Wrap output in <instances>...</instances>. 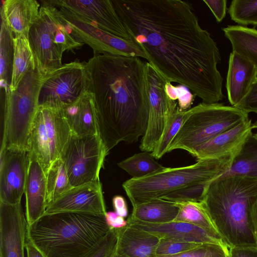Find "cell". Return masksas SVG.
Masks as SVG:
<instances>
[{
  "label": "cell",
  "instance_id": "cell-1",
  "mask_svg": "<svg viewBox=\"0 0 257 257\" xmlns=\"http://www.w3.org/2000/svg\"><path fill=\"white\" fill-rule=\"evenodd\" d=\"M132 40L164 77L206 103L225 97L217 65L221 57L200 26L191 3L181 0H112Z\"/></svg>",
  "mask_w": 257,
  "mask_h": 257
},
{
  "label": "cell",
  "instance_id": "cell-2",
  "mask_svg": "<svg viewBox=\"0 0 257 257\" xmlns=\"http://www.w3.org/2000/svg\"><path fill=\"white\" fill-rule=\"evenodd\" d=\"M98 135L107 154L143 136L149 116L146 63L140 57L93 54L84 62Z\"/></svg>",
  "mask_w": 257,
  "mask_h": 257
},
{
  "label": "cell",
  "instance_id": "cell-3",
  "mask_svg": "<svg viewBox=\"0 0 257 257\" xmlns=\"http://www.w3.org/2000/svg\"><path fill=\"white\" fill-rule=\"evenodd\" d=\"M111 229L104 214L59 212L28 225L27 237L45 257H88Z\"/></svg>",
  "mask_w": 257,
  "mask_h": 257
},
{
  "label": "cell",
  "instance_id": "cell-4",
  "mask_svg": "<svg viewBox=\"0 0 257 257\" xmlns=\"http://www.w3.org/2000/svg\"><path fill=\"white\" fill-rule=\"evenodd\" d=\"M257 180L241 176L218 177L207 186L201 202L230 247H257L249 214Z\"/></svg>",
  "mask_w": 257,
  "mask_h": 257
},
{
  "label": "cell",
  "instance_id": "cell-5",
  "mask_svg": "<svg viewBox=\"0 0 257 257\" xmlns=\"http://www.w3.org/2000/svg\"><path fill=\"white\" fill-rule=\"evenodd\" d=\"M235 155L198 160L195 164L164 169L144 177L132 178L122 187L133 207L157 199H163L181 188L198 183H207L225 173Z\"/></svg>",
  "mask_w": 257,
  "mask_h": 257
},
{
  "label": "cell",
  "instance_id": "cell-6",
  "mask_svg": "<svg viewBox=\"0 0 257 257\" xmlns=\"http://www.w3.org/2000/svg\"><path fill=\"white\" fill-rule=\"evenodd\" d=\"M39 16L31 28L28 39L36 65L44 74L59 67L65 51H74L84 43L55 6L42 1Z\"/></svg>",
  "mask_w": 257,
  "mask_h": 257
},
{
  "label": "cell",
  "instance_id": "cell-7",
  "mask_svg": "<svg viewBox=\"0 0 257 257\" xmlns=\"http://www.w3.org/2000/svg\"><path fill=\"white\" fill-rule=\"evenodd\" d=\"M44 74L32 67L17 88L5 93L1 151L17 148L29 151L32 124L39 106Z\"/></svg>",
  "mask_w": 257,
  "mask_h": 257
},
{
  "label": "cell",
  "instance_id": "cell-8",
  "mask_svg": "<svg viewBox=\"0 0 257 257\" xmlns=\"http://www.w3.org/2000/svg\"><path fill=\"white\" fill-rule=\"evenodd\" d=\"M248 118V114L236 107L202 102L193 107L170 144L168 152L182 149L193 156L200 146Z\"/></svg>",
  "mask_w": 257,
  "mask_h": 257
},
{
  "label": "cell",
  "instance_id": "cell-9",
  "mask_svg": "<svg viewBox=\"0 0 257 257\" xmlns=\"http://www.w3.org/2000/svg\"><path fill=\"white\" fill-rule=\"evenodd\" d=\"M108 155L98 135H71L60 158L73 187L99 180V173Z\"/></svg>",
  "mask_w": 257,
  "mask_h": 257
},
{
  "label": "cell",
  "instance_id": "cell-10",
  "mask_svg": "<svg viewBox=\"0 0 257 257\" xmlns=\"http://www.w3.org/2000/svg\"><path fill=\"white\" fill-rule=\"evenodd\" d=\"M84 62L75 61L44 75L39 105L63 108L88 92Z\"/></svg>",
  "mask_w": 257,
  "mask_h": 257
},
{
  "label": "cell",
  "instance_id": "cell-11",
  "mask_svg": "<svg viewBox=\"0 0 257 257\" xmlns=\"http://www.w3.org/2000/svg\"><path fill=\"white\" fill-rule=\"evenodd\" d=\"M167 81L146 62V81L150 110L147 128L140 146V150L143 152L153 151L168 118L178 107L177 101L171 99L167 94L166 89Z\"/></svg>",
  "mask_w": 257,
  "mask_h": 257
},
{
  "label": "cell",
  "instance_id": "cell-12",
  "mask_svg": "<svg viewBox=\"0 0 257 257\" xmlns=\"http://www.w3.org/2000/svg\"><path fill=\"white\" fill-rule=\"evenodd\" d=\"M63 14L96 27L121 39L133 42L112 0H49Z\"/></svg>",
  "mask_w": 257,
  "mask_h": 257
},
{
  "label": "cell",
  "instance_id": "cell-13",
  "mask_svg": "<svg viewBox=\"0 0 257 257\" xmlns=\"http://www.w3.org/2000/svg\"><path fill=\"white\" fill-rule=\"evenodd\" d=\"M28 151L6 148L0 151V202L21 203L24 193L29 164Z\"/></svg>",
  "mask_w": 257,
  "mask_h": 257
},
{
  "label": "cell",
  "instance_id": "cell-14",
  "mask_svg": "<svg viewBox=\"0 0 257 257\" xmlns=\"http://www.w3.org/2000/svg\"><path fill=\"white\" fill-rule=\"evenodd\" d=\"M62 14L70 23L77 37L93 49V54L108 53L138 57L147 60L143 51L134 42L121 39L69 16Z\"/></svg>",
  "mask_w": 257,
  "mask_h": 257
},
{
  "label": "cell",
  "instance_id": "cell-15",
  "mask_svg": "<svg viewBox=\"0 0 257 257\" xmlns=\"http://www.w3.org/2000/svg\"><path fill=\"white\" fill-rule=\"evenodd\" d=\"M66 212L105 215L106 207L101 182L73 187L49 203L45 214Z\"/></svg>",
  "mask_w": 257,
  "mask_h": 257
},
{
  "label": "cell",
  "instance_id": "cell-16",
  "mask_svg": "<svg viewBox=\"0 0 257 257\" xmlns=\"http://www.w3.org/2000/svg\"><path fill=\"white\" fill-rule=\"evenodd\" d=\"M27 225L21 203L0 202V257H25Z\"/></svg>",
  "mask_w": 257,
  "mask_h": 257
},
{
  "label": "cell",
  "instance_id": "cell-17",
  "mask_svg": "<svg viewBox=\"0 0 257 257\" xmlns=\"http://www.w3.org/2000/svg\"><path fill=\"white\" fill-rule=\"evenodd\" d=\"M127 225L150 232L160 238H168L199 244L219 245L229 249L230 246L222 238L216 236L194 224L173 221L161 224L139 221L127 222Z\"/></svg>",
  "mask_w": 257,
  "mask_h": 257
},
{
  "label": "cell",
  "instance_id": "cell-18",
  "mask_svg": "<svg viewBox=\"0 0 257 257\" xmlns=\"http://www.w3.org/2000/svg\"><path fill=\"white\" fill-rule=\"evenodd\" d=\"M252 130L251 121L248 118L200 146L193 156L198 161L235 155L252 133Z\"/></svg>",
  "mask_w": 257,
  "mask_h": 257
},
{
  "label": "cell",
  "instance_id": "cell-19",
  "mask_svg": "<svg viewBox=\"0 0 257 257\" xmlns=\"http://www.w3.org/2000/svg\"><path fill=\"white\" fill-rule=\"evenodd\" d=\"M24 193L26 196V218L31 225L43 216L47 207L46 177L38 161L29 155Z\"/></svg>",
  "mask_w": 257,
  "mask_h": 257
},
{
  "label": "cell",
  "instance_id": "cell-20",
  "mask_svg": "<svg viewBox=\"0 0 257 257\" xmlns=\"http://www.w3.org/2000/svg\"><path fill=\"white\" fill-rule=\"evenodd\" d=\"M256 78L255 66L232 51L229 55L226 81L228 99L231 106H235L246 95Z\"/></svg>",
  "mask_w": 257,
  "mask_h": 257
},
{
  "label": "cell",
  "instance_id": "cell-21",
  "mask_svg": "<svg viewBox=\"0 0 257 257\" xmlns=\"http://www.w3.org/2000/svg\"><path fill=\"white\" fill-rule=\"evenodd\" d=\"M40 6L35 0H6L1 9V19L14 37L22 35L28 36L39 16Z\"/></svg>",
  "mask_w": 257,
  "mask_h": 257
},
{
  "label": "cell",
  "instance_id": "cell-22",
  "mask_svg": "<svg viewBox=\"0 0 257 257\" xmlns=\"http://www.w3.org/2000/svg\"><path fill=\"white\" fill-rule=\"evenodd\" d=\"M117 230L116 252L129 257H157V236L128 225Z\"/></svg>",
  "mask_w": 257,
  "mask_h": 257
},
{
  "label": "cell",
  "instance_id": "cell-23",
  "mask_svg": "<svg viewBox=\"0 0 257 257\" xmlns=\"http://www.w3.org/2000/svg\"><path fill=\"white\" fill-rule=\"evenodd\" d=\"M72 134L77 136L98 135L92 95L86 93L74 103L62 108Z\"/></svg>",
  "mask_w": 257,
  "mask_h": 257
},
{
  "label": "cell",
  "instance_id": "cell-24",
  "mask_svg": "<svg viewBox=\"0 0 257 257\" xmlns=\"http://www.w3.org/2000/svg\"><path fill=\"white\" fill-rule=\"evenodd\" d=\"M49 141L52 163L60 158L72 133L62 108L39 105Z\"/></svg>",
  "mask_w": 257,
  "mask_h": 257
},
{
  "label": "cell",
  "instance_id": "cell-25",
  "mask_svg": "<svg viewBox=\"0 0 257 257\" xmlns=\"http://www.w3.org/2000/svg\"><path fill=\"white\" fill-rule=\"evenodd\" d=\"M179 210V203L163 199H154L134 207L127 221L151 224L168 223L175 220Z\"/></svg>",
  "mask_w": 257,
  "mask_h": 257
},
{
  "label": "cell",
  "instance_id": "cell-26",
  "mask_svg": "<svg viewBox=\"0 0 257 257\" xmlns=\"http://www.w3.org/2000/svg\"><path fill=\"white\" fill-rule=\"evenodd\" d=\"M232 50L250 61L257 70V30L239 25L222 28Z\"/></svg>",
  "mask_w": 257,
  "mask_h": 257
},
{
  "label": "cell",
  "instance_id": "cell-27",
  "mask_svg": "<svg viewBox=\"0 0 257 257\" xmlns=\"http://www.w3.org/2000/svg\"><path fill=\"white\" fill-rule=\"evenodd\" d=\"M29 153L30 156L38 161L46 174L52 163L49 141L43 114L39 106L31 130Z\"/></svg>",
  "mask_w": 257,
  "mask_h": 257
},
{
  "label": "cell",
  "instance_id": "cell-28",
  "mask_svg": "<svg viewBox=\"0 0 257 257\" xmlns=\"http://www.w3.org/2000/svg\"><path fill=\"white\" fill-rule=\"evenodd\" d=\"M231 176H244L257 180V139L252 133L234 156L229 168L218 177Z\"/></svg>",
  "mask_w": 257,
  "mask_h": 257
},
{
  "label": "cell",
  "instance_id": "cell-29",
  "mask_svg": "<svg viewBox=\"0 0 257 257\" xmlns=\"http://www.w3.org/2000/svg\"><path fill=\"white\" fill-rule=\"evenodd\" d=\"M14 62L10 91L15 90L21 80L36 65L28 36L22 35L14 39Z\"/></svg>",
  "mask_w": 257,
  "mask_h": 257
},
{
  "label": "cell",
  "instance_id": "cell-30",
  "mask_svg": "<svg viewBox=\"0 0 257 257\" xmlns=\"http://www.w3.org/2000/svg\"><path fill=\"white\" fill-rule=\"evenodd\" d=\"M14 37L2 19L0 34V77L1 87L5 93L10 90L14 62Z\"/></svg>",
  "mask_w": 257,
  "mask_h": 257
},
{
  "label": "cell",
  "instance_id": "cell-31",
  "mask_svg": "<svg viewBox=\"0 0 257 257\" xmlns=\"http://www.w3.org/2000/svg\"><path fill=\"white\" fill-rule=\"evenodd\" d=\"M179 204L180 210L174 221L194 224L222 238L201 201Z\"/></svg>",
  "mask_w": 257,
  "mask_h": 257
},
{
  "label": "cell",
  "instance_id": "cell-32",
  "mask_svg": "<svg viewBox=\"0 0 257 257\" xmlns=\"http://www.w3.org/2000/svg\"><path fill=\"white\" fill-rule=\"evenodd\" d=\"M46 177L47 206L73 188L65 164L60 158L52 163Z\"/></svg>",
  "mask_w": 257,
  "mask_h": 257
},
{
  "label": "cell",
  "instance_id": "cell-33",
  "mask_svg": "<svg viewBox=\"0 0 257 257\" xmlns=\"http://www.w3.org/2000/svg\"><path fill=\"white\" fill-rule=\"evenodd\" d=\"M193 111V107L187 110L180 111L178 106L171 114L159 140L152 152L151 154L155 159H160L168 152L170 144Z\"/></svg>",
  "mask_w": 257,
  "mask_h": 257
},
{
  "label": "cell",
  "instance_id": "cell-34",
  "mask_svg": "<svg viewBox=\"0 0 257 257\" xmlns=\"http://www.w3.org/2000/svg\"><path fill=\"white\" fill-rule=\"evenodd\" d=\"M149 152H143L134 155L117 164L133 178L145 177L165 167L158 163Z\"/></svg>",
  "mask_w": 257,
  "mask_h": 257
},
{
  "label": "cell",
  "instance_id": "cell-35",
  "mask_svg": "<svg viewBox=\"0 0 257 257\" xmlns=\"http://www.w3.org/2000/svg\"><path fill=\"white\" fill-rule=\"evenodd\" d=\"M228 13L237 25L257 27V0H233Z\"/></svg>",
  "mask_w": 257,
  "mask_h": 257
},
{
  "label": "cell",
  "instance_id": "cell-36",
  "mask_svg": "<svg viewBox=\"0 0 257 257\" xmlns=\"http://www.w3.org/2000/svg\"><path fill=\"white\" fill-rule=\"evenodd\" d=\"M209 183L194 184L181 188L170 193L163 199L177 203L200 202Z\"/></svg>",
  "mask_w": 257,
  "mask_h": 257
},
{
  "label": "cell",
  "instance_id": "cell-37",
  "mask_svg": "<svg viewBox=\"0 0 257 257\" xmlns=\"http://www.w3.org/2000/svg\"><path fill=\"white\" fill-rule=\"evenodd\" d=\"M200 244L176 239L160 238L156 250V256L176 255L194 248Z\"/></svg>",
  "mask_w": 257,
  "mask_h": 257
},
{
  "label": "cell",
  "instance_id": "cell-38",
  "mask_svg": "<svg viewBox=\"0 0 257 257\" xmlns=\"http://www.w3.org/2000/svg\"><path fill=\"white\" fill-rule=\"evenodd\" d=\"M229 249L218 244L203 243L180 253L164 257H228Z\"/></svg>",
  "mask_w": 257,
  "mask_h": 257
},
{
  "label": "cell",
  "instance_id": "cell-39",
  "mask_svg": "<svg viewBox=\"0 0 257 257\" xmlns=\"http://www.w3.org/2000/svg\"><path fill=\"white\" fill-rule=\"evenodd\" d=\"M166 89L171 99L178 100V106L180 111L190 109L195 95L188 88L180 84L174 85L171 82L168 80L166 84Z\"/></svg>",
  "mask_w": 257,
  "mask_h": 257
},
{
  "label": "cell",
  "instance_id": "cell-40",
  "mask_svg": "<svg viewBox=\"0 0 257 257\" xmlns=\"http://www.w3.org/2000/svg\"><path fill=\"white\" fill-rule=\"evenodd\" d=\"M117 229H111L99 247L88 257H112L116 250Z\"/></svg>",
  "mask_w": 257,
  "mask_h": 257
},
{
  "label": "cell",
  "instance_id": "cell-41",
  "mask_svg": "<svg viewBox=\"0 0 257 257\" xmlns=\"http://www.w3.org/2000/svg\"><path fill=\"white\" fill-rule=\"evenodd\" d=\"M234 106L247 114L250 112L257 114V78L246 95Z\"/></svg>",
  "mask_w": 257,
  "mask_h": 257
},
{
  "label": "cell",
  "instance_id": "cell-42",
  "mask_svg": "<svg viewBox=\"0 0 257 257\" xmlns=\"http://www.w3.org/2000/svg\"><path fill=\"white\" fill-rule=\"evenodd\" d=\"M213 14L216 22H221L225 18L227 11L226 0H203Z\"/></svg>",
  "mask_w": 257,
  "mask_h": 257
},
{
  "label": "cell",
  "instance_id": "cell-43",
  "mask_svg": "<svg viewBox=\"0 0 257 257\" xmlns=\"http://www.w3.org/2000/svg\"><path fill=\"white\" fill-rule=\"evenodd\" d=\"M105 219L107 225L111 229H119L127 225V220L118 215L115 212H106Z\"/></svg>",
  "mask_w": 257,
  "mask_h": 257
},
{
  "label": "cell",
  "instance_id": "cell-44",
  "mask_svg": "<svg viewBox=\"0 0 257 257\" xmlns=\"http://www.w3.org/2000/svg\"><path fill=\"white\" fill-rule=\"evenodd\" d=\"M228 257H257V247H230Z\"/></svg>",
  "mask_w": 257,
  "mask_h": 257
},
{
  "label": "cell",
  "instance_id": "cell-45",
  "mask_svg": "<svg viewBox=\"0 0 257 257\" xmlns=\"http://www.w3.org/2000/svg\"><path fill=\"white\" fill-rule=\"evenodd\" d=\"M112 205L115 212L119 216L125 218L127 216L128 209L124 198L119 195L113 197Z\"/></svg>",
  "mask_w": 257,
  "mask_h": 257
},
{
  "label": "cell",
  "instance_id": "cell-46",
  "mask_svg": "<svg viewBox=\"0 0 257 257\" xmlns=\"http://www.w3.org/2000/svg\"><path fill=\"white\" fill-rule=\"evenodd\" d=\"M249 214L254 234L257 242V196L251 203Z\"/></svg>",
  "mask_w": 257,
  "mask_h": 257
},
{
  "label": "cell",
  "instance_id": "cell-47",
  "mask_svg": "<svg viewBox=\"0 0 257 257\" xmlns=\"http://www.w3.org/2000/svg\"><path fill=\"white\" fill-rule=\"evenodd\" d=\"M27 257H45L42 252L27 237L25 241Z\"/></svg>",
  "mask_w": 257,
  "mask_h": 257
},
{
  "label": "cell",
  "instance_id": "cell-48",
  "mask_svg": "<svg viewBox=\"0 0 257 257\" xmlns=\"http://www.w3.org/2000/svg\"><path fill=\"white\" fill-rule=\"evenodd\" d=\"M112 257H129V256H128L127 255H126L125 254L118 253V252L115 251V253H114V254L113 255Z\"/></svg>",
  "mask_w": 257,
  "mask_h": 257
},
{
  "label": "cell",
  "instance_id": "cell-49",
  "mask_svg": "<svg viewBox=\"0 0 257 257\" xmlns=\"http://www.w3.org/2000/svg\"><path fill=\"white\" fill-rule=\"evenodd\" d=\"M252 127L253 128L257 129V119L255 121V122L252 124Z\"/></svg>",
  "mask_w": 257,
  "mask_h": 257
},
{
  "label": "cell",
  "instance_id": "cell-50",
  "mask_svg": "<svg viewBox=\"0 0 257 257\" xmlns=\"http://www.w3.org/2000/svg\"><path fill=\"white\" fill-rule=\"evenodd\" d=\"M253 136L254 137V138L257 139V133H256L255 134H253Z\"/></svg>",
  "mask_w": 257,
  "mask_h": 257
}]
</instances>
